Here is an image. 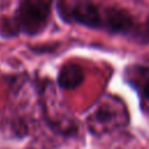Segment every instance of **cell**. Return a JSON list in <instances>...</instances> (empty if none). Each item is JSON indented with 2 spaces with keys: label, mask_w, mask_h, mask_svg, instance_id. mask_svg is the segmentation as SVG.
Returning a JSON list of instances; mask_svg holds the SVG:
<instances>
[{
  "label": "cell",
  "mask_w": 149,
  "mask_h": 149,
  "mask_svg": "<svg viewBox=\"0 0 149 149\" xmlns=\"http://www.w3.org/2000/svg\"><path fill=\"white\" fill-rule=\"evenodd\" d=\"M50 10L51 3L48 1H22L16 12L19 26L26 34L35 35L40 33L47 24Z\"/></svg>",
  "instance_id": "6da1fadb"
},
{
  "label": "cell",
  "mask_w": 149,
  "mask_h": 149,
  "mask_svg": "<svg viewBox=\"0 0 149 149\" xmlns=\"http://www.w3.org/2000/svg\"><path fill=\"white\" fill-rule=\"evenodd\" d=\"M132 16L127 10L111 7L105 10V19H102V27L112 33H126L132 29Z\"/></svg>",
  "instance_id": "7a4b0ae2"
},
{
  "label": "cell",
  "mask_w": 149,
  "mask_h": 149,
  "mask_svg": "<svg viewBox=\"0 0 149 149\" xmlns=\"http://www.w3.org/2000/svg\"><path fill=\"white\" fill-rule=\"evenodd\" d=\"M72 17L76 22L88 27V28H100L102 27V17L99 13L97 6L90 2L77 3L72 8Z\"/></svg>",
  "instance_id": "3957f363"
},
{
  "label": "cell",
  "mask_w": 149,
  "mask_h": 149,
  "mask_svg": "<svg viewBox=\"0 0 149 149\" xmlns=\"http://www.w3.org/2000/svg\"><path fill=\"white\" fill-rule=\"evenodd\" d=\"M84 81V72L77 64L70 63L62 66L58 73V85L65 90L78 87Z\"/></svg>",
  "instance_id": "277c9868"
},
{
  "label": "cell",
  "mask_w": 149,
  "mask_h": 149,
  "mask_svg": "<svg viewBox=\"0 0 149 149\" xmlns=\"http://www.w3.org/2000/svg\"><path fill=\"white\" fill-rule=\"evenodd\" d=\"M143 94H144V97L149 100V79L146 81V84H144V88H143Z\"/></svg>",
  "instance_id": "5b68a950"
}]
</instances>
